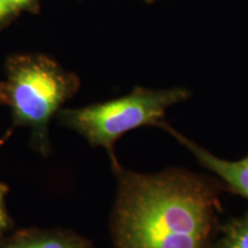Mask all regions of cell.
Masks as SVG:
<instances>
[{"mask_svg":"<svg viewBox=\"0 0 248 248\" xmlns=\"http://www.w3.org/2000/svg\"><path fill=\"white\" fill-rule=\"evenodd\" d=\"M144 1H146V2H153V1H155V0H144Z\"/></svg>","mask_w":248,"mask_h":248,"instance_id":"cell-12","label":"cell"},{"mask_svg":"<svg viewBox=\"0 0 248 248\" xmlns=\"http://www.w3.org/2000/svg\"><path fill=\"white\" fill-rule=\"evenodd\" d=\"M15 12L20 11H37L39 0H4Z\"/></svg>","mask_w":248,"mask_h":248,"instance_id":"cell-9","label":"cell"},{"mask_svg":"<svg viewBox=\"0 0 248 248\" xmlns=\"http://www.w3.org/2000/svg\"><path fill=\"white\" fill-rule=\"evenodd\" d=\"M30 248H92V243L76 232L27 229Z\"/></svg>","mask_w":248,"mask_h":248,"instance_id":"cell-5","label":"cell"},{"mask_svg":"<svg viewBox=\"0 0 248 248\" xmlns=\"http://www.w3.org/2000/svg\"><path fill=\"white\" fill-rule=\"evenodd\" d=\"M17 12H15L11 6H8L4 0H0V29L7 26L9 21L13 18Z\"/></svg>","mask_w":248,"mask_h":248,"instance_id":"cell-10","label":"cell"},{"mask_svg":"<svg viewBox=\"0 0 248 248\" xmlns=\"http://www.w3.org/2000/svg\"><path fill=\"white\" fill-rule=\"evenodd\" d=\"M6 78L0 82V105L11 110L12 125L0 138V147L15 128L30 130L33 150L43 156L51 153L49 123L78 91L76 74L44 54L11 55L6 61Z\"/></svg>","mask_w":248,"mask_h":248,"instance_id":"cell-2","label":"cell"},{"mask_svg":"<svg viewBox=\"0 0 248 248\" xmlns=\"http://www.w3.org/2000/svg\"><path fill=\"white\" fill-rule=\"evenodd\" d=\"M161 129L172 136L183 146H185L192 154L197 157L198 162L204 168L210 170L222 181L229 191L239 194L240 197L248 200V163L244 160L229 161L216 156L206 148L198 145L186 136L182 135L168 123H164Z\"/></svg>","mask_w":248,"mask_h":248,"instance_id":"cell-4","label":"cell"},{"mask_svg":"<svg viewBox=\"0 0 248 248\" xmlns=\"http://www.w3.org/2000/svg\"><path fill=\"white\" fill-rule=\"evenodd\" d=\"M117 195L110 218L114 248H208L224 184L183 169L157 173L111 166Z\"/></svg>","mask_w":248,"mask_h":248,"instance_id":"cell-1","label":"cell"},{"mask_svg":"<svg viewBox=\"0 0 248 248\" xmlns=\"http://www.w3.org/2000/svg\"><path fill=\"white\" fill-rule=\"evenodd\" d=\"M192 92L183 86L147 89L137 86L128 94L80 108L58 113L59 123L82 136L92 147H102L111 166L119 163L115 144L125 133L141 126L161 128L167 110L190 99Z\"/></svg>","mask_w":248,"mask_h":248,"instance_id":"cell-3","label":"cell"},{"mask_svg":"<svg viewBox=\"0 0 248 248\" xmlns=\"http://www.w3.org/2000/svg\"><path fill=\"white\" fill-rule=\"evenodd\" d=\"M243 160L245 161V162H247V163H248V155H247L246 157H245V159H243Z\"/></svg>","mask_w":248,"mask_h":248,"instance_id":"cell-11","label":"cell"},{"mask_svg":"<svg viewBox=\"0 0 248 248\" xmlns=\"http://www.w3.org/2000/svg\"><path fill=\"white\" fill-rule=\"evenodd\" d=\"M221 231L216 248H248V212L232 218L222 226Z\"/></svg>","mask_w":248,"mask_h":248,"instance_id":"cell-6","label":"cell"},{"mask_svg":"<svg viewBox=\"0 0 248 248\" xmlns=\"http://www.w3.org/2000/svg\"><path fill=\"white\" fill-rule=\"evenodd\" d=\"M8 192V185L5 183H0V237L5 235L14 228V221L9 215L7 204H6Z\"/></svg>","mask_w":248,"mask_h":248,"instance_id":"cell-7","label":"cell"},{"mask_svg":"<svg viewBox=\"0 0 248 248\" xmlns=\"http://www.w3.org/2000/svg\"><path fill=\"white\" fill-rule=\"evenodd\" d=\"M0 248H30L27 229L0 237Z\"/></svg>","mask_w":248,"mask_h":248,"instance_id":"cell-8","label":"cell"}]
</instances>
